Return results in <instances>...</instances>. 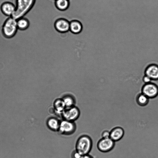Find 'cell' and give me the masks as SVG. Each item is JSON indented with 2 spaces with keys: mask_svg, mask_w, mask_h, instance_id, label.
Instances as JSON below:
<instances>
[{
  "mask_svg": "<svg viewBox=\"0 0 158 158\" xmlns=\"http://www.w3.org/2000/svg\"><path fill=\"white\" fill-rule=\"evenodd\" d=\"M35 0H15V10L11 17L16 20L23 17L33 7Z\"/></svg>",
  "mask_w": 158,
  "mask_h": 158,
  "instance_id": "1",
  "label": "cell"
},
{
  "mask_svg": "<svg viewBox=\"0 0 158 158\" xmlns=\"http://www.w3.org/2000/svg\"><path fill=\"white\" fill-rule=\"evenodd\" d=\"M92 139L88 135H83L78 139L76 144V150L81 155L89 154L92 147Z\"/></svg>",
  "mask_w": 158,
  "mask_h": 158,
  "instance_id": "2",
  "label": "cell"
},
{
  "mask_svg": "<svg viewBox=\"0 0 158 158\" xmlns=\"http://www.w3.org/2000/svg\"><path fill=\"white\" fill-rule=\"evenodd\" d=\"M1 30L2 34L6 37H13L18 30L16 20L10 17L5 20L2 26Z\"/></svg>",
  "mask_w": 158,
  "mask_h": 158,
  "instance_id": "3",
  "label": "cell"
},
{
  "mask_svg": "<svg viewBox=\"0 0 158 158\" xmlns=\"http://www.w3.org/2000/svg\"><path fill=\"white\" fill-rule=\"evenodd\" d=\"M76 129V125L74 122L62 119L60 121L58 132L62 135H70L75 132Z\"/></svg>",
  "mask_w": 158,
  "mask_h": 158,
  "instance_id": "4",
  "label": "cell"
},
{
  "mask_svg": "<svg viewBox=\"0 0 158 158\" xmlns=\"http://www.w3.org/2000/svg\"><path fill=\"white\" fill-rule=\"evenodd\" d=\"M80 114L79 109L75 106L66 108L62 112L61 116L63 119L74 122L78 118Z\"/></svg>",
  "mask_w": 158,
  "mask_h": 158,
  "instance_id": "5",
  "label": "cell"
},
{
  "mask_svg": "<svg viewBox=\"0 0 158 158\" xmlns=\"http://www.w3.org/2000/svg\"><path fill=\"white\" fill-rule=\"evenodd\" d=\"M142 93L149 99L155 98L158 95V87L152 82L145 84L142 88Z\"/></svg>",
  "mask_w": 158,
  "mask_h": 158,
  "instance_id": "6",
  "label": "cell"
},
{
  "mask_svg": "<svg viewBox=\"0 0 158 158\" xmlns=\"http://www.w3.org/2000/svg\"><path fill=\"white\" fill-rule=\"evenodd\" d=\"M115 145V142L110 138H102L98 142V150L102 152H107L111 150Z\"/></svg>",
  "mask_w": 158,
  "mask_h": 158,
  "instance_id": "7",
  "label": "cell"
},
{
  "mask_svg": "<svg viewBox=\"0 0 158 158\" xmlns=\"http://www.w3.org/2000/svg\"><path fill=\"white\" fill-rule=\"evenodd\" d=\"M70 22L64 18L57 19L54 23L56 30L60 33H65L69 31Z\"/></svg>",
  "mask_w": 158,
  "mask_h": 158,
  "instance_id": "8",
  "label": "cell"
},
{
  "mask_svg": "<svg viewBox=\"0 0 158 158\" xmlns=\"http://www.w3.org/2000/svg\"><path fill=\"white\" fill-rule=\"evenodd\" d=\"M145 74L152 80H158V65L155 64H149L145 69Z\"/></svg>",
  "mask_w": 158,
  "mask_h": 158,
  "instance_id": "9",
  "label": "cell"
},
{
  "mask_svg": "<svg viewBox=\"0 0 158 158\" xmlns=\"http://www.w3.org/2000/svg\"><path fill=\"white\" fill-rule=\"evenodd\" d=\"M1 10L2 13L7 16L11 17L15 10L16 7L12 3L6 2L3 3L1 6Z\"/></svg>",
  "mask_w": 158,
  "mask_h": 158,
  "instance_id": "10",
  "label": "cell"
},
{
  "mask_svg": "<svg viewBox=\"0 0 158 158\" xmlns=\"http://www.w3.org/2000/svg\"><path fill=\"white\" fill-rule=\"evenodd\" d=\"M124 134V131L122 127H116L110 131V138L114 141L116 142L120 140Z\"/></svg>",
  "mask_w": 158,
  "mask_h": 158,
  "instance_id": "11",
  "label": "cell"
},
{
  "mask_svg": "<svg viewBox=\"0 0 158 158\" xmlns=\"http://www.w3.org/2000/svg\"><path fill=\"white\" fill-rule=\"evenodd\" d=\"M60 121L55 117L49 118L46 121V124L48 128L53 131H58L60 127Z\"/></svg>",
  "mask_w": 158,
  "mask_h": 158,
  "instance_id": "12",
  "label": "cell"
},
{
  "mask_svg": "<svg viewBox=\"0 0 158 158\" xmlns=\"http://www.w3.org/2000/svg\"><path fill=\"white\" fill-rule=\"evenodd\" d=\"M53 107L56 113L58 115H61L66 108L64 102L61 98L56 99L53 102Z\"/></svg>",
  "mask_w": 158,
  "mask_h": 158,
  "instance_id": "13",
  "label": "cell"
},
{
  "mask_svg": "<svg viewBox=\"0 0 158 158\" xmlns=\"http://www.w3.org/2000/svg\"><path fill=\"white\" fill-rule=\"evenodd\" d=\"M82 25L79 21L74 20L70 22L69 31L72 33L79 34L82 32Z\"/></svg>",
  "mask_w": 158,
  "mask_h": 158,
  "instance_id": "14",
  "label": "cell"
},
{
  "mask_svg": "<svg viewBox=\"0 0 158 158\" xmlns=\"http://www.w3.org/2000/svg\"><path fill=\"white\" fill-rule=\"evenodd\" d=\"M66 108L75 106L76 103V98L74 95L67 94L63 95L61 97Z\"/></svg>",
  "mask_w": 158,
  "mask_h": 158,
  "instance_id": "15",
  "label": "cell"
},
{
  "mask_svg": "<svg viewBox=\"0 0 158 158\" xmlns=\"http://www.w3.org/2000/svg\"><path fill=\"white\" fill-rule=\"evenodd\" d=\"M16 21L19 30L24 31L27 30L28 28L30 23L28 20L26 18L22 17L17 19Z\"/></svg>",
  "mask_w": 158,
  "mask_h": 158,
  "instance_id": "16",
  "label": "cell"
},
{
  "mask_svg": "<svg viewBox=\"0 0 158 158\" xmlns=\"http://www.w3.org/2000/svg\"><path fill=\"white\" fill-rule=\"evenodd\" d=\"M55 3L56 8L61 11L66 10L69 5V0H55Z\"/></svg>",
  "mask_w": 158,
  "mask_h": 158,
  "instance_id": "17",
  "label": "cell"
},
{
  "mask_svg": "<svg viewBox=\"0 0 158 158\" xmlns=\"http://www.w3.org/2000/svg\"><path fill=\"white\" fill-rule=\"evenodd\" d=\"M149 99L148 97L142 93L138 94L136 98L137 103L141 106L147 105L149 102Z\"/></svg>",
  "mask_w": 158,
  "mask_h": 158,
  "instance_id": "18",
  "label": "cell"
},
{
  "mask_svg": "<svg viewBox=\"0 0 158 158\" xmlns=\"http://www.w3.org/2000/svg\"><path fill=\"white\" fill-rule=\"evenodd\" d=\"M82 155L76 150H74L72 152L71 155V158H81Z\"/></svg>",
  "mask_w": 158,
  "mask_h": 158,
  "instance_id": "19",
  "label": "cell"
},
{
  "mask_svg": "<svg viewBox=\"0 0 158 158\" xmlns=\"http://www.w3.org/2000/svg\"><path fill=\"white\" fill-rule=\"evenodd\" d=\"M102 138H110V131L107 130L103 131L101 134Z\"/></svg>",
  "mask_w": 158,
  "mask_h": 158,
  "instance_id": "20",
  "label": "cell"
},
{
  "mask_svg": "<svg viewBox=\"0 0 158 158\" xmlns=\"http://www.w3.org/2000/svg\"><path fill=\"white\" fill-rule=\"evenodd\" d=\"M143 81L145 84H148L151 83L152 80L148 76L145 75L143 77Z\"/></svg>",
  "mask_w": 158,
  "mask_h": 158,
  "instance_id": "21",
  "label": "cell"
},
{
  "mask_svg": "<svg viewBox=\"0 0 158 158\" xmlns=\"http://www.w3.org/2000/svg\"><path fill=\"white\" fill-rule=\"evenodd\" d=\"M81 158H94L91 155L87 154L82 156Z\"/></svg>",
  "mask_w": 158,
  "mask_h": 158,
  "instance_id": "22",
  "label": "cell"
}]
</instances>
